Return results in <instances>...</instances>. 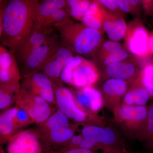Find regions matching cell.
Listing matches in <instances>:
<instances>
[{"mask_svg": "<svg viewBox=\"0 0 153 153\" xmlns=\"http://www.w3.org/2000/svg\"><path fill=\"white\" fill-rule=\"evenodd\" d=\"M22 79L19 64L15 55L2 45L0 46V85L20 82Z\"/></svg>", "mask_w": 153, "mask_h": 153, "instance_id": "2e32d148", "label": "cell"}, {"mask_svg": "<svg viewBox=\"0 0 153 153\" xmlns=\"http://www.w3.org/2000/svg\"><path fill=\"white\" fill-rule=\"evenodd\" d=\"M129 3L131 7L132 15L135 16H140L142 7L141 1L139 0H128Z\"/></svg>", "mask_w": 153, "mask_h": 153, "instance_id": "d590c367", "label": "cell"}, {"mask_svg": "<svg viewBox=\"0 0 153 153\" xmlns=\"http://www.w3.org/2000/svg\"><path fill=\"white\" fill-rule=\"evenodd\" d=\"M15 104L19 108L25 110L33 123L37 125L47 120L57 108L41 97L21 88Z\"/></svg>", "mask_w": 153, "mask_h": 153, "instance_id": "ba28073f", "label": "cell"}, {"mask_svg": "<svg viewBox=\"0 0 153 153\" xmlns=\"http://www.w3.org/2000/svg\"><path fill=\"white\" fill-rule=\"evenodd\" d=\"M71 18L66 9L57 10L46 20L39 30L52 28L53 25Z\"/></svg>", "mask_w": 153, "mask_h": 153, "instance_id": "1f68e13d", "label": "cell"}, {"mask_svg": "<svg viewBox=\"0 0 153 153\" xmlns=\"http://www.w3.org/2000/svg\"><path fill=\"white\" fill-rule=\"evenodd\" d=\"M123 152H124L125 153H130L129 152H128L125 149H124Z\"/></svg>", "mask_w": 153, "mask_h": 153, "instance_id": "b9f144b4", "label": "cell"}, {"mask_svg": "<svg viewBox=\"0 0 153 153\" xmlns=\"http://www.w3.org/2000/svg\"><path fill=\"white\" fill-rule=\"evenodd\" d=\"M54 85L56 108L78 126H106L104 117L91 114L83 110L76 104L72 91L64 85Z\"/></svg>", "mask_w": 153, "mask_h": 153, "instance_id": "277c9868", "label": "cell"}, {"mask_svg": "<svg viewBox=\"0 0 153 153\" xmlns=\"http://www.w3.org/2000/svg\"><path fill=\"white\" fill-rule=\"evenodd\" d=\"M14 123L15 134L25 130L24 129L34 123L27 113L19 108L14 119Z\"/></svg>", "mask_w": 153, "mask_h": 153, "instance_id": "f546056e", "label": "cell"}, {"mask_svg": "<svg viewBox=\"0 0 153 153\" xmlns=\"http://www.w3.org/2000/svg\"><path fill=\"white\" fill-rule=\"evenodd\" d=\"M102 28L109 40L118 42L125 37L128 25L123 16L112 13L105 9Z\"/></svg>", "mask_w": 153, "mask_h": 153, "instance_id": "d6986e66", "label": "cell"}, {"mask_svg": "<svg viewBox=\"0 0 153 153\" xmlns=\"http://www.w3.org/2000/svg\"><path fill=\"white\" fill-rule=\"evenodd\" d=\"M71 91L76 104L90 114L98 115L104 106L102 94L99 88L94 85Z\"/></svg>", "mask_w": 153, "mask_h": 153, "instance_id": "5bb4252c", "label": "cell"}, {"mask_svg": "<svg viewBox=\"0 0 153 153\" xmlns=\"http://www.w3.org/2000/svg\"><path fill=\"white\" fill-rule=\"evenodd\" d=\"M129 55V52L126 48L123 47L122 49L108 55L99 63L101 64L102 68L109 64L127 60L128 59Z\"/></svg>", "mask_w": 153, "mask_h": 153, "instance_id": "d6a6232c", "label": "cell"}, {"mask_svg": "<svg viewBox=\"0 0 153 153\" xmlns=\"http://www.w3.org/2000/svg\"><path fill=\"white\" fill-rule=\"evenodd\" d=\"M74 55L61 42L49 57L40 72L46 75L53 85L57 86L64 85L60 79L61 71Z\"/></svg>", "mask_w": 153, "mask_h": 153, "instance_id": "30bf717a", "label": "cell"}, {"mask_svg": "<svg viewBox=\"0 0 153 153\" xmlns=\"http://www.w3.org/2000/svg\"><path fill=\"white\" fill-rule=\"evenodd\" d=\"M137 79L149 93L151 99L153 98V60L144 64L141 69Z\"/></svg>", "mask_w": 153, "mask_h": 153, "instance_id": "484cf974", "label": "cell"}, {"mask_svg": "<svg viewBox=\"0 0 153 153\" xmlns=\"http://www.w3.org/2000/svg\"><path fill=\"white\" fill-rule=\"evenodd\" d=\"M61 43L59 35L33 51L19 65L21 76H29L40 72L56 48Z\"/></svg>", "mask_w": 153, "mask_h": 153, "instance_id": "9c48e42d", "label": "cell"}, {"mask_svg": "<svg viewBox=\"0 0 153 153\" xmlns=\"http://www.w3.org/2000/svg\"><path fill=\"white\" fill-rule=\"evenodd\" d=\"M7 143V153H42L44 149L33 129L15 134Z\"/></svg>", "mask_w": 153, "mask_h": 153, "instance_id": "7c38bea8", "label": "cell"}, {"mask_svg": "<svg viewBox=\"0 0 153 153\" xmlns=\"http://www.w3.org/2000/svg\"><path fill=\"white\" fill-rule=\"evenodd\" d=\"M130 85L125 81L114 78L103 81L99 89L103 96L104 106L113 112L120 106Z\"/></svg>", "mask_w": 153, "mask_h": 153, "instance_id": "9a60e30c", "label": "cell"}, {"mask_svg": "<svg viewBox=\"0 0 153 153\" xmlns=\"http://www.w3.org/2000/svg\"><path fill=\"white\" fill-rule=\"evenodd\" d=\"M101 70L100 79L101 78L103 81L109 78L121 79L131 85L137 78L141 69L134 61L128 59L109 64Z\"/></svg>", "mask_w": 153, "mask_h": 153, "instance_id": "4fadbf2b", "label": "cell"}, {"mask_svg": "<svg viewBox=\"0 0 153 153\" xmlns=\"http://www.w3.org/2000/svg\"><path fill=\"white\" fill-rule=\"evenodd\" d=\"M105 12V9L98 1H92L81 22L88 27L103 32L102 26Z\"/></svg>", "mask_w": 153, "mask_h": 153, "instance_id": "44dd1931", "label": "cell"}, {"mask_svg": "<svg viewBox=\"0 0 153 153\" xmlns=\"http://www.w3.org/2000/svg\"><path fill=\"white\" fill-rule=\"evenodd\" d=\"M148 110L147 126L143 141L149 149L153 152V98L148 106Z\"/></svg>", "mask_w": 153, "mask_h": 153, "instance_id": "f1b7e54d", "label": "cell"}, {"mask_svg": "<svg viewBox=\"0 0 153 153\" xmlns=\"http://www.w3.org/2000/svg\"><path fill=\"white\" fill-rule=\"evenodd\" d=\"M38 5L37 0H11L7 3L0 40L15 55L38 30Z\"/></svg>", "mask_w": 153, "mask_h": 153, "instance_id": "6da1fadb", "label": "cell"}, {"mask_svg": "<svg viewBox=\"0 0 153 153\" xmlns=\"http://www.w3.org/2000/svg\"><path fill=\"white\" fill-rule=\"evenodd\" d=\"M78 127L57 108L47 120L33 130L44 149L56 151L68 146Z\"/></svg>", "mask_w": 153, "mask_h": 153, "instance_id": "3957f363", "label": "cell"}, {"mask_svg": "<svg viewBox=\"0 0 153 153\" xmlns=\"http://www.w3.org/2000/svg\"><path fill=\"white\" fill-rule=\"evenodd\" d=\"M116 122L129 137L143 141L148 118V106L122 105L114 110Z\"/></svg>", "mask_w": 153, "mask_h": 153, "instance_id": "5b68a950", "label": "cell"}, {"mask_svg": "<svg viewBox=\"0 0 153 153\" xmlns=\"http://www.w3.org/2000/svg\"><path fill=\"white\" fill-rule=\"evenodd\" d=\"M64 46L76 55H94L104 42V33L74 22L71 18L53 25Z\"/></svg>", "mask_w": 153, "mask_h": 153, "instance_id": "7a4b0ae2", "label": "cell"}, {"mask_svg": "<svg viewBox=\"0 0 153 153\" xmlns=\"http://www.w3.org/2000/svg\"><path fill=\"white\" fill-rule=\"evenodd\" d=\"M6 4H4L3 1H1V7H0V36L1 35L3 30V21L4 17L5 10Z\"/></svg>", "mask_w": 153, "mask_h": 153, "instance_id": "f35d334b", "label": "cell"}, {"mask_svg": "<svg viewBox=\"0 0 153 153\" xmlns=\"http://www.w3.org/2000/svg\"><path fill=\"white\" fill-rule=\"evenodd\" d=\"M147 89L137 78L129 86L122 102V105L143 106L150 99Z\"/></svg>", "mask_w": 153, "mask_h": 153, "instance_id": "ffe728a7", "label": "cell"}, {"mask_svg": "<svg viewBox=\"0 0 153 153\" xmlns=\"http://www.w3.org/2000/svg\"><path fill=\"white\" fill-rule=\"evenodd\" d=\"M123 46L118 42L111 41H105L96 52L94 57L95 62L100 63L101 60L113 52L122 49Z\"/></svg>", "mask_w": 153, "mask_h": 153, "instance_id": "83f0119b", "label": "cell"}, {"mask_svg": "<svg viewBox=\"0 0 153 153\" xmlns=\"http://www.w3.org/2000/svg\"><path fill=\"white\" fill-rule=\"evenodd\" d=\"M141 1L145 13L147 16H153V0H145Z\"/></svg>", "mask_w": 153, "mask_h": 153, "instance_id": "74e56055", "label": "cell"}, {"mask_svg": "<svg viewBox=\"0 0 153 153\" xmlns=\"http://www.w3.org/2000/svg\"><path fill=\"white\" fill-rule=\"evenodd\" d=\"M19 108L16 105L1 111L0 115V143L1 145L7 143L14 132V119Z\"/></svg>", "mask_w": 153, "mask_h": 153, "instance_id": "7402d4cb", "label": "cell"}, {"mask_svg": "<svg viewBox=\"0 0 153 153\" xmlns=\"http://www.w3.org/2000/svg\"><path fill=\"white\" fill-rule=\"evenodd\" d=\"M84 137L82 134L80 133L78 135H74V136L72 137L70 143L68 146L66 148L67 149H75V148H79L81 143L83 140Z\"/></svg>", "mask_w": 153, "mask_h": 153, "instance_id": "e575fe53", "label": "cell"}, {"mask_svg": "<svg viewBox=\"0 0 153 153\" xmlns=\"http://www.w3.org/2000/svg\"><path fill=\"white\" fill-rule=\"evenodd\" d=\"M81 133L84 138L79 148L94 150L106 147L125 149L117 132L107 125L82 127Z\"/></svg>", "mask_w": 153, "mask_h": 153, "instance_id": "8992f818", "label": "cell"}, {"mask_svg": "<svg viewBox=\"0 0 153 153\" xmlns=\"http://www.w3.org/2000/svg\"><path fill=\"white\" fill-rule=\"evenodd\" d=\"M100 79L99 69L94 61L84 58L73 72L71 85L77 88L92 86Z\"/></svg>", "mask_w": 153, "mask_h": 153, "instance_id": "e0dca14e", "label": "cell"}, {"mask_svg": "<svg viewBox=\"0 0 153 153\" xmlns=\"http://www.w3.org/2000/svg\"><path fill=\"white\" fill-rule=\"evenodd\" d=\"M84 58L79 55H74L64 66L60 74V79L63 85H71L73 72L75 68L81 64Z\"/></svg>", "mask_w": 153, "mask_h": 153, "instance_id": "4316f807", "label": "cell"}, {"mask_svg": "<svg viewBox=\"0 0 153 153\" xmlns=\"http://www.w3.org/2000/svg\"><path fill=\"white\" fill-rule=\"evenodd\" d=\"M0 153H7V152H5L1 146V147H0Z\"/></svg>", "mask_w": 153, "mask_h": 153, "instance_id": "60d3db41", "label": "cell"}, {"mask_svg": "<svg viewBox=\"0 0 153 153\" xmlns=\"http://www.w3.org/2000/svg\"><path fill=\"white\" fill-rule=\"evenodd\" d=\"M117 2L120 10L122 13L132 15V11L128 0H117Z\"/></svg>", "mask_w": 153, "mask_h": 153, "instance_id": "8d00e7d4", "label": "cell"}, {"mask_svg": "<svg viewBox=\"0 0 153 153\" xmlns=\"http://www.w3.org/2000/svg\"><path fill=\"white\" fill-rule=\"evenodd\" d=\"M91 1L89 0H67L66 10L70 17L81 22Z\"/></svg>", "mask_w": 153, "mask_h": 153, "instance_id": "d4e9b609", "label": "cell"}, {"mask_svg": "<svg viewBox=\"0 0 153 153\" xmlns=\"http://www.w3.org/2000/svg\"><path fill=\"white\" fill-rule=\"evenodd\" d=\"M52 153H125L123 150L116 148L107 147L101 149L94 150L82 148L71 149H62L57 151H50Z\"/></svg>", "mask_w": 153, "mask_h": 153, "instance_id": "4dcf8cb0", "label": "cell"}, {"mask_svg": "<svg viewBox=\"0 0 153 153\" xmlns=\"http://www.w3.org/2000/svg\"><path fill=\"white\" fill-rule=\"evenodd\" d=\"M150 33L139 19L130 22L124 38L126 49L129 53L140 59L152 56L149 47Z\"/></svg>", "mask_w": 153, "mask_h": 153, "instance_id": "52a82bcc", "label": "cell"}, {"mask_svg": "<svg viewBox=\"0 0 153 153\" xmlns=\"http://www.w3.org/2000/svg\"><path fill=\"white\" fill-rule=\"evenodd\" d=\"M21 88L41 97L52 105H56L53 83L41 72L22 78Z\"/></svg>", "mask_w": 153, "mask_h": 153, "instance_id": "8fae6325", "label": "cell"}, {"mask_svg": "<svg viewBox=\"0 0 153 153\" xmlns=\"http://www.w3.org/2000/svg\"><path fill=\"white\" fill-rule=\"evenodd\" d=\"M21 83L0 85V110L1 112L12 107L21 89Z\"/></svg>", "mask_w": 153, "mask_h": 153, "instance_id": "cb8c5ba5", "label": "cell"}, {"mask_svg": "<svg viewBox=\"0 0 153 153\" xmlns=\"http://www.w3.org/2000/svg\"><path fill=\"white\" fill-rule=\"evenodd\" d=\"M53 27L37 30L26 44L18 51L15 56L19 65L22 64L33 51L51 40L58 34Z\"/></svg>", "mask_w": 153, "mask_h": 153, "instance_id": "ac0fdd59", "label": "cell"}, {"mask_svg": "<svg viewBox=\"0 0 153 153\" xmlns=\"http://www.w3.org/2000/svg\"><path fill=\"white\" fill-rule=\"evenodd\" d=\"M66 8L65 0H45L39 2L37 11V29L39 30L48 18L57 10Z\"/></svg>", "mask_w": 153, "mask_h": 153, "instance_id": "603a6c76", "label": "cell"}, {"mask_svg": "<svg viewBox=\"0 0 153 153\" xmlns=\"http://www.w3.org/2000/svg\"><path fill=\"white\" fill-rule=\"evenodd\" d=\"M149 47L152 56H153V31L150 33Z\"/></svg>", "mask_w": 153, "mask_h": 153, "instance_id": "ab89813d", "label": "cell"}, {"mask_svg": "<svg viewBox=\"0 0 153 153\" xmlns=\"http://www.w3.org/2000/svg\"><path fill=\"white\" fill-rule=\"evenodd\" d=\"M98 1L107 10L112 13L124 17L125 14L120 10L117 0H98Z\"/></svg>", "mask_w": 153, "mask_h": 153, "instance_id": "836d02e7", "label": "cell"}]
</instances>
